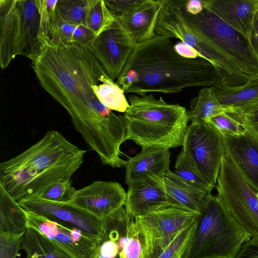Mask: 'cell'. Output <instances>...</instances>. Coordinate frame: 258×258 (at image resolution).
<instances>
[{
  "label": "cell",
  "mask_w": 258,
  "mask_h": 258,
  "mask_svg": "<svg viewBox=\"0 0 258 258\" xmlns=\"http://www.w3.org/2000/svg\"><path fill=\"white\" fill-rule=\"evenodd\" d=\"M103 223L96 258H145V238L123 206Z\"/></svg>",
  "instance_id": "10"
},
{
  "label": "cell",
  "mask_w": 258,
  "mask_h": 258,
  "mask_svg": "<svg viewBox=\"0 0 258 258\" xmlns=\"http://www.w3.org/2000/svg\"><path fill=\"white\" fill-rule=\"evenodd\" d=\"M162 178L128 186L124 209L131 218L135 219L153 211L173 207L163 188Z\"/></svg>",
  "instance_id": "20"
},
{
  "label": "cell",
  "mask_w": 258,
  "mask_h": 258,
  "mask_svg": "<svg viewBox=\"0 0 258 258\" xmlns=\"http://www.w3.org/2000/svg\"><path fill=\"white\" fill-rule=\"evenodd\" d=\"M199 214L170 207L136 217L145 240V258H153L168 245Z\"/></svg>",
  "instance_id": "13"
},
{
  "label": "cell",
  "mask_w": 258,
  "mask_h": 258,
  "mask_svg": "<svg viewBox=\"0 0 258 258\" xmlns=\"http://www.w3.org/2000/svg\"><path fill=\"white\" fill-rule=\"evenodd\" d=\"M215 187L217 197L227 212L258 243V194L226 155Z\"/></svg>",
  "instance_id": "9"
},
{
  "label": "cell",
  "mask_w": 258,
  "mask_h": 258,
  "mask_svg": "<svg viewBox=\"0 0 258 258\" xmlns=\"http://www.w3.org/2000/svg\"><path fill=\"white\" fill-rule=\"evenodd\" d=\"M27 228L25 211L0 185V233L24 236Z\"/></svg>",
  "instance_id": "23"
},
{
  "label": "cell",
  "mask_w": 258,
  "mask_h": 258,
  "mask_svg": "<svg viewBox=\"0 0 258 258\" xmlns=\"http://www.w3.org/2000/svg\"><path fill=\"white\" fill-rule=\"evenodd\" d=\"M235 258H258V243L250 239L243 244Z\"/></svg>",
  "instance_id": "38"
},
{
  "label": "cell",
  "mask_w": 258,
  "mask_h": 258,
  "mask_svg": "<svg viewBox=\"0 0 258 258\" xmlns=\"http://www.w3.org/2000/svg\"><path fill=\"white\" fill-rule=\"evenodd\" d=\"M182 149L215 187L225 155L221 134L208 121L190 123L185 132Z\"/></svg>",
  "instance_id": "11"
},
{
  "label": "cell",
  "mask_w": 258,
  "mask_h": 258,
  "mask_svg": "<svg viewBox=\"0 0 258 258\" xmlns=\"http://www.w3.org/2000/svg\"><path fill=\"white\" fill-rule=\"evenodd\" d=\"M17 202L26 211L72 223L98 237L103 233V220L68 203L52 202L35 196Z\"/></svg>",
  "instance_id": "16"
},
{
  "label": "cell",
  "mask_w": 258,
  "mask_h": 258,
  "mask_svg": "<svg viewBox=\"0 0 258 258\" xmlns=\"http://www.w3.org/2000/svg\"><path fill=\"white\" fill-rule=\"evenodd\" d=\"M171 152L167 148H142L125 161V182L128 186L139 182L161 178L169 170Z\"/></svg>",
  "instance_id": "18"
},
{
  "label": "cell",
  "mask_w": 258,
  "mask_h": 258,
  "mask_svg": "<svg viewBox=\"0 0 258 258\" xmlns=\"http://www.w3.org/2000/svg\"><path fill=\"white\" fill-rule=\"evenodd\" d=\"M175 51L181 56L188 58L203 57L195 49L182 41L174 44ZM204 58V57H203Z\"/></svg>",
  "instance_id": "39"
},
{
  "label": "cell",
  "mask_w": 258,
  "mask_h": 258,
  "mask_svg": "<svg viewBox=\"0 0 258 258\" xmlns=\"http://www.w3.org/2000/svg\"><path fill=\"white\" fill-rule=\"evenodd\" d=\"M20 249L26 251V258H73L40 232L30 227L23 236Z\"/></svg>",
  "instance_id": "26"
},
{
  "label": "cell",
  "mask_w": 258,
  "mask_h": 258,
  "mask_svg": "<svg viewBox=\"0 0 258 258\" xmlns=\"http://www.w3.org/2000/svg\"><path fill=\"white\" fill-rule=\"evenodd\" d=\"M251 42L258 55V12L255 16L251 31Z\"/></svg>",
  "instance_id": "40"
},
{
  "label": "cell",
  "mask_w": 258,
  "mask_h": 258,
  "mask_svg": "<svg viewBox=\"0 0 258 258\" xmlns=\"http://www.w3.org/2000/svg\"><path fill=\"white\" fill-rule=\"evenodd\" d=\"M76 190L71 179H69L55 183L34 196L52 202L68 203Z\"/></svg>",
  "instance_id": "34"
},
{
  "label": "cell",
  "mask_w": 258,
  "mask_h": 258,
  "mask_svg": "<svg viewBox=\"0 0 258 258\" xmlns=\"http://www.w3.org/2000/svg\"><path fill=\"white\" fill-rule=\"evenodd\" d=\"M86 151L58 131H47L36 143L0 163V185L17 202L38 195L52 184L71 179Z\"/></svg>",
  "instance_id": "3"
},
{
  "label": "cell",
  "mask_w": 258,
  "mask_h": 258,
  "mask_svg": "<svg viewBox=\"0 0 258 258\" xmlns=\"http://www.w3.org/2000/svg\"><path fill=\"white\" fill-rule=\"evenodd\" d=\"M93 91L99 101L111 110L124 113L130 106L124 91L110 78L95 85Z\"/></svg>",
  "instance_id": "28"
},
{
  "label": "cell",
  "mask_w": 258,
  "mask_h": 258,
  "mask_svg": "<svg viewBox=\"0 0 258 258\" xmlns=\"http://www.w3.org/2000/svg\"><path fill=\"white\" fill-rule=\"evenodd\" d=\"M135 45L116 17L111 26L95 37L87 47L114 81L121 73Z\"/></svg>",
  "instance_id": "14"
},
{
  "label": "cell",
  "mask_w": 258,
  "mask_h": 258,
  "mask_svg": "<svg viewBox=\"0 0 258 258\" xmlns=\"http://www.w3.org/2000/svg\"><path fill=\"white\" fill-rule=\"evenodd\" d=\"M155 33L170 39H179L210 61L221 77V85L234 87L248 81L247 76L236 64L191 30L183 18L178 0H164Z\"/></svg>",
  "instance_id": "8"
},
{
  "label": "cell",
  "mask_w": 258,
  "mask_h": 258,
  "mask_svg": "<svg viewBox=\"0 0 258 258\" xmlns=\"http://www.w3.org/2000/svg\"><path fill=\"white\" fill-rule=\"evenodd\" d=\"M222 136L225 155L258 194V137L247 128L239 136Z\"/></svg>",
  "instance_id": "17"
},
{
  "label": "cell",
  "mask_w": 258,
  "mask_h": 258,
  "mask_svg": "<svg viewBox=\"0 0 258 258\" xmlns=\"http://www.w3.org/2000/svg\"><path fill=\"white\" fill-rule=\"evenodd\" d=\"M0 26V65L5 69L17 56L27 57L41 45L45 35L39 1L1 0Z\"/></svg>",
  "instance_id": "6"
},
{
  "label": "cell",
  "mask_w": 258,
  "mask_h": 258,
  "mask_svg": "<svg viewBox=\"0 0 258 258\" xmlns=\"http://www.w3.org/2000/svg\"><path fill=\"white\" fill-rule=\"evenodd\" d=\"M173 206L200 214L207 206L211 194L197 188L169 170L161 179Z\"/></svg>",
  "instance_id": "22"
},
{
  "label": "cell",
  "mask_w": 258,
  "mask_h": 258,
  "mask_svg": "<svg viewBox=\"0 0 258 258\" xmlns=\"http://www.w3.org/2000/svg\"><path fill=\"white\" fill-rule=\"evenodd\" d=\"M173 172L191 185L211 194L215 187L201 173L199 169L182 149L178 154L174 165Z\"/></svg>",
  "instance_id": "29"
},
{
  "label": "cell",
  "mask_w": 258,
  "mask_h": 258,
  "mask_svg": "<svg viewBox=\"0 0 258 258\" xmlns=\"http://www.w3.org/2000/svg\"><path fill=\"white\" fill-rule=\"evenodd\" d=\"M130 106L124 113L126 140L142 148H176L182 146L189 122L186 108L166 102L152 94L128 97Z\"/></svg>",
  "instance_id": "4"
},
{
  "label": "cell",
  "mask_w": 258,
  "mask_h": 258,
  "mask_svg": "<svg viewBox=\"0 0 258 258\" xmlns=\"http://www.w3.org/2000/svg\"><path fill=\"white\" fill-rule=\"evenodd\" d=\"M48 37L52 41L76 43L87 47L95 36L85 25L70 23L62 19L56 13Z\"/></svg>",
  "instance_id": "27"
},
{
  "label": "cell",
  "mask_w": 258,
  "mask_h": 258,
  "mask_svg": "<svg viewBox=\"0 0 258 258\" xmlns=\"http://www.w3.org/2000/svg\"><path fill=\"white\" fill-rule=\"evenodd\" d=\"M196 223V219L153 258H182L195 230Z\"/></svg>",
  "instance_id": "32"
},
{
  "label": "cell",
  "mask_w": 258,
  "mask_h": 258,
  "mask_svg": "<svg viewBox=\"0 0 258 258\" xmlns=\"http://www.w3.org/2000/svg\"><path fill=\"white\" fill-rule=\"evenodd\" d=\"M221 135L239 136L246 130L231 113L224 112L211 118L208 120Z\"/></svg>",
  "instance_id": "33"
},
{
  "label": "cell",
  "mask_w": 258,
  "mask_h": 258,
  "mask_svg": "<svg viewBox=\"0 0 258 258\" xmlns=\"http://www.w3.org/2000/svg\"><path fill=\"white\" fill-rule=\"evenodd\" d=\"M27 57L40 86L66 109L90 148L112 139L118 129V116L93 91L95 85L109 77L87 46L52 41L45 36Z\"/></svg>",
  "instance_id": "1"
},
{
  "label": "cell",
  "mask_w": 258,
  "mask_h": 258,
  "mask_svg": "<svg viewBox=\"0 0 258 258\" xmlns=\"http://www.w3.org/2000/svg\"><path fill=\"white\" fill-rule=\"evenodd\" d=\"M126 199L118 182L97 180L76 190L68 203L103 220L124 206Z\"/></svg>",
  "instance_id": "15"
},
{
  "label": "cell",
  "mask_w": 258,
  "mask_h": 258,
  "mask_svg": "<svg viewBox=\"0 0 258 258\" xmlns=\"http://www.w3.org/2000/svg\"><path fill=\"white\" fill-rule=\"evenodd\" d=\"M231 113L258 137V102Z\"/></svg>",
  "instance_id": "35"
},
{
  "label": "cell",
  "mask_w": 258,
  "mask_h": 258,
  "mask_svg": "<svg viewBox=\"0 0 258 258\" xmlns=\"http://www.w3.org/2000/svg\"><path fill=\"white\" fill-rule=\"evenodd\" d=\"M214 65L203 57L188 58L174 49L171 39L158 35L136 44L116 83L125 93L172 94L190 87L220 85Z\"/></svg>",
  "instance_id": "2"
},
{
  "label": "cell",
  "mask_w": 258,
  "mask_h": 258,
  "mask_svg": "<svg viewBox=\"0 0 258 258\" xmlns=\"http://www.w3.org/2000/svg\"><path fill=\"white\" fill-rule=\"evenodd\" d=\"M214 87L219 102L232 112L258 102V79L239 86Z\"/></svg>",
  "instance_id": "24"
},
{
  "label": "cell",
  "mask_w": 258,
  "mask_h": 258,
  "mask_svg": "<svg viewBox=\"0 0 258 258\" xmlns=\"http://www.w3.org/2000/svg\"><path fill=\"white\" fill-rule=\"evenodd\" d=\"M178 1L183 19L198 36L232 60L250 80L258 79V55L250 41L205 8L191 15Z\"/></svg>",
  "instance_id": "7"
},
{
  "label": "cell",
  "mask_w": 258,
  "mask_h": 258,
  "mask_svg": "<svg viewBox=\"0 0 258 258\" xmlns=\"http://www.w3.org/2000/svg\"><path fill=\"white\" fill-rule=\"evenodd\" d=\"M25 213L28 227L40 232L73 258H96L100 237L69 222Z\"/></svg>",
  "instance_id": "12"
},
{
  "label": "cell",
  "mask_w": 258,
  "mask_h": 258,
  "mask_svg": "<svg viewBox=\"0 0 258 258\" xmlns=\"http://www.w3.org/2000/svg\"><path fill=\"white\" fill-rule=\"evenodd\" d=\"M164 0H143L128 12L115 15L136 44L153 38Z\"/></svg>",
  "instance_id": "21"
},
{
  "label": "cell",
  "mask_w": 258,
  "mask_h": 258,
  "mask_svg": "<svg viewBox=\"0 0 258 258\" xmlns=\"http://www.w3.org/2000/svg\"><path fill=\"white\" fill-rule=\"evenodd\" d=\"M116 19L103 0H88L85 26L97 36L109 29Z\"/></svg>",
  "instance_id": "30"
},
{
  "label": "cell",
  "mask_w": 258,
  "mask_h": 258,
  "mask_svg": "<svg viewBox=\"0 0 258 258\" xmlns=\"http://www.w3.org/2000/svg\"><path fill=\"white\" fill-rule=\"evenodd\" d=\"M108 8L115 15L129 12L142 3L143 0H105Z\"/></svg>",
  "instance_id": "37"
},
{
  "label": "cell",
  "mask_w": 258,
  "mask_h": 258,
  "mask_svg": "<svg viewBox=\"0 0 258 258\" xmlns=\"http://www.w3.org/2000/svg\"><path fill=\"white\" fill-rule=\"evenodd\" d=\"M24 236H11L0 233V258H16L20 250Z\"/></svg>",
  "instance_id": "36"
},
{
  "label": "cell",
  "mask_w": 258,
  "mask_h": 258,
  "mask_svg": "<svg viewBox=\"0 0 258 258\" xmlns=\"http://www.w3.org/2000/svg\"><path fill=\"white\" fill-rule=\"evenodd\" d=\"M249 234L212 195L198 215L195 230L182 258H235Z\"/></svg>",
  "instance_id": "5"
},
{
  "label": "cell",
  "mask_w": 258,
  "mask_h": 258,
  "mask_svg": "<svg viewBox=\"0 0 258 258\" xmlns=\"http://www.w3.org/2000/svg\"><path fill=\"white\" fill-rule=\"evenodd\" d=\"M204 7L251 41L258 0H203Z\"/></svg>",
  "instance_id": "19"
},
{
  "label": "cell",
  "mask_w": 258,
  "mask_h": 258,
  "mask_svg": "<svg viewBox=\"0 0 258 258\" xmlns=\"http://www.w3.org/2000/svg\"><path fill=\"white\" fill-rule=\"evenodd\" d=\"M224 112L232 111L222 106L218 101L214 86L205 87L190 101L187 110L189 122L208 121L212 117Z\"/></svg>",
  "instance_id": "25"
},
{
  "label": "cell",
  "mask_w": 258,
  "mask_h": 258,
  "mask_svg": "<svg viewBox=\"0 0 258 258\" xmlns=\"http://www.w3.org/2000/svg\"><path fill=\"white\" fill-rule=\"evenodd\" d=\"M88 6V0H58L56 12L70 23L85 26Z\"/></svg>",
  "instance_id": "31"
}]
</instances>
